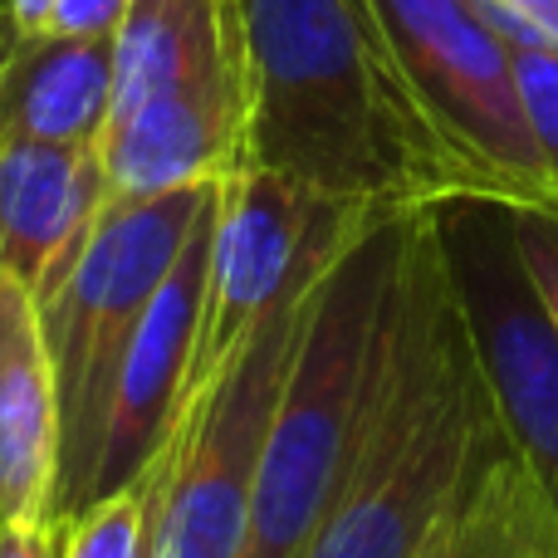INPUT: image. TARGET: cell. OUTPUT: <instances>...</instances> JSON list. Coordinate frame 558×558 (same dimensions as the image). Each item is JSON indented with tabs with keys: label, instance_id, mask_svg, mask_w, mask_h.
I'll list each match as a JSON object with an SVG mask.
<instances>
[{
	"label": "cell",
	"instance_id": "cell-1",
	"mask_svg": "<svg viewBox=\"0 0 558 558\" xmlns=\"http://www.w3.org/2000/svg\"><path fill=\"white\" fill-rule=\"evenodd\" d=\"M500 436L446 270L436 206H426L407 226L363 441L308 558H422Z\"/></svg>",
	"mask_w": 558,
	"mask_h": 558
},
{
	"label": "cell",
	"instance_id": "cell-2",
	"mask_svg": "<svg viewBox=\"0 0 558 558\" xmlns=\"http://www.w3.org/2000/svg\"><path fill=\"white\" fill-rule=\"evenodd\" d=\"M241 15L251 69L245 167L377 216L451 202L367 0H241Z\"/></svg>",
	"mask_w": 558,
	"mask_h": 558
},
{
	"label": "cell",
	"instance_id": "cell-3",
	"mask_svg": "<svg viewBox=\"0 0 558 558\" xmlns=\"http://www.w3.org/2000/svg\"><path fill=\"white\" fill-rule=\"evenodd\" d=\"M412 216L367 226L308 294L304 333L265 436L245 558H308L343 490L383 377Z\"/></svg>",
	"mask_w": 558,
	"mask_h": 558
},
{
	"label": "cell",
	"instance_id": "cell-4",
	"mask_svg": "<svg viewBox=\"0 0 558 558\" xmlns=\"http://www.w3.org/2000/svg\"><path fill=\"white\" fill-rule=\"evenodd\" d=\"M216 192L221 182L162 196H113L88 245L78 251L74 270L39 304L59 387L54 520H74L88 505L123 357Z\"/></svg>",
	"mask_w": 558,
	"mask_h": 558
},
{
	"label": "cell",
	"instance_id": "cell-5",
	"mask_svg": "<svg viewBox=\"0 0 558 558\" xmlns=\"http://www.w3.org/2000/svg\"><path fill=\"white\" fill-rule=\"evenodd\" d=\"M451 202L558 211L514 84L510 39L475 0H367Z\"/></svg>",
	"mask_w": 558,
	"mask_h": 558
},
{
	"label": "cell",
	"instance_id": "cell-6",
	"mask_svg": "<svg viewBox=\"0 0 558 558\" xmlns=\"http://www.w3.org/2000/svg\"><path fill=\"white\" fill-rule=\"evenodd\" d=\"M377 221L387 216L333 202L265 167H245L221 182L186 407L221 377V367L251 343L255 328L314 294L318 279Z\"/></svg>",
	"mask_w": 558,
	"mask_h": 558
},
{
	"label": "cell",
	"instance_id": "cell-7",
	"mask_svg": "<svg viewBox=\"0 0 558 558\" xmlns=\"http://www.w3.org/2000/svg\"><path fill=\"white\" fill-rule=\"evenodd\" d=\"M304 314L308 299H299L260 324L221 377L186 407L162 456L147 558H245L265 436L304 333Z\"/></svg>",
	"mask_w": 558,
	"mask_h": 558
},
{
	"label": "cell",
	"instance_id": "cell-8",
	"mask_svg": "<svg viewBox=\"0 0 558 558\" xmlns=\"http://www.w3.org/2000/svg\"><path fill=\"white\" fill-rule=\"evenodd\" d=\"M436 226L500 432L558 510V324L520 255L514 206L446 202Z\"/></svg>",
	"mask_w": 558,
	"mask_h": 558
},
{
	"label": "cell",
	"instance_id": "cell-9",
	"mask_svg": "<svg viewBox=\"0 0 558 558\" xmlns=\"http://www.w3.org/2000/svg\"><path fill=\"white\" fill-rule=\"evenodd\" d=\"M216 206H221V192H216V202L196 221L182 260L172 265L167 284L157 289L153 308L143 314V324L133 333V348H128L123 373H118V387H113V412H108V432H104V451H98L94 485H88V505L153 471L186 416V377H192L196 333H202L206 251H211Z\"/></svg>",
	"mask_w": 558,
	"mask_h": 558
},
{
	"label": "cell",
	"instance_id": "cell-10",
	"mask_svg": "<svg viewBox=\"0 0 558 558\" xmlns=\"http://www.w3.org/2000/svg\"><path fill=\"white\" fill-rule=\"evenodd\" d=\"M211 104L251 128L241 0H133L113 35V108Z\"/></svg>",
	"mask_w": 558,
	"mask_h": 558
},
{
	"label": "cell",
	"instance_id": "cell-11",
	"mask_svg": "<svg viewBox=\"0 0 558 558\" xmlns=\"http://www.w3.org/2000/svg\"><path fill=\"white\" fill-rule=\"evenodd\" d=\"M113 202L98 147L0 143V270L45 304Z\"/></svg>",
	"mask_w": 558,
	"mask_h": 558
},
{
	"label": "cell",
	"instance_id": "cell-12",
	"mask_svg": "<svg viewBox=\"0 0 558 558\" xmlns=\"http://www.w3.org/2000/svg\"><path fill=\"white\" fill-rule=\"evenodd\" d=\"M59 387L39 299L0 270V524L54 520Z\"/></svg>",
	"mask_w": 558,
	"mask_h": 558
},
{
	"label": "cell",
	"instance_id": "cell-13",
	"mask_svg": "<svg viewBox=\"0 0 558 558\" xmlns=\"http://www.w3.org/2000/svg\"><path fill=\"white\" fill-rule=\"evenodd\" d=\"M113 108V39L15 35L0 54V143L98 147Z\"/></svg>",
	"mask_w": 558,
	"mask_h": 558
},
{
	"label": "cell",
	"instance_id": "cell-14",
	"mask_svg": "<svg viewBox=\"0 0 558 558\" xmlns=\"http://www.w3.org/2000/svg\"><path fill=\"white\" fill-rule=\"evenodd\" d=\"M422 558H558V510L505 436L481 456Z\"/></svg>",
	"mask_w": 558,
	"mask_h": 558
},
{
	"label": "cell",
	"instance_id": "cell-15",
	"mask_svg": "<svg viewBox=\"0 0 558 558\" xmlns=\"http://www.w3.org/2000/svg\"><path fill=\"white\" fill-rule=\"evenodd\" d=\"M157 490H162V461L147 475H137L133 485L104 495L88 510H78L74 520H64V558H147Z\"/></svg>",
	"mask_w": 558,
	"mask_h": 558
},
{
	"label": "cell",
	"instance_id": "cell-16",
	"mask_svg": "<svg viewBox=\"0 0 558 558\" xmlns=\"http://www.w3.org/2000/svg\"><path fill=\"white\" fill-rule=\"evenodd\" d=\"M514 54V84H520L524 123L539 147V162L558 192V49L549 45H510Z\"/></svg>",
	"mask_w": 558,
	"mask_h": 558
},
{
	"label": "cell",
	"instance_id": "cell-17",
	"mask_svg": "<svg viewBox=\"0 0 558 558\" xmlns=\"http://www.w3.org/2000/svg\"><path fill=\"white\" fill-rule=\"evenodd\" d=\"M514 235H520V255L558 324V211H514Z\"/></svg>",
	"mask_w": 558,
	"mask_h": 558
},
{
	"label": "cell",
	"instance_id": "cell-18",
	"mask_svg": "<svg viewBox=\"0 0 558 558\" xmlns=\"http://www.w3.org/2000/svg\"><path fill=\"white\" fill-rule=\"evenodd\" d=\"M510 45L558 49V0H475Z\"/></svg>",
	"mask_w": 558,
	"mask_h": 558
},
{
	"label": "cell",
	"instance_id": "cell-19",
	"mask_svg": "<svg viewBox=\"0 0 558 558\" xmlns=\"http://www.w3.org/2000/svg\"><path fill=\"white\" fill-rule=\"evenodd\" d=\"M133 0H59L39 35L59 39H113Z\"/></svg>",
	"mask_w": 558,
	"mask_h": 558
},
{
	"label": "cell",
	"instance_id": "cell-20",
	"mask_svg": "<svg viewBox=\"0 0 558 558\" xmlns=\"http://www.w3.org/2000/svg\"><path fill=\"white\" fill-rule=\"evenodd\" d=\"M64 520H5L0 524V558H64Z\"/></svg>",
	"mask_w": 558,
	"mask_h": 558
},
{
	"label": "cell",
	"instance_id": "cell-21",
	"mask_svg": "<svg viewBox=\"0 0 558 558\" xmlns=\"http://www.w3.org/2000/svg\"><path fill=\"white\" fill-rule=\"evenodd\" d=\"M0 5H5L10 29H15V35H39L45 20H49V10H54L59 0H0Z\"/></svg>",
	"mask_w": 558,
	"mask_h": 558
},
{
	"label": "cell",
	"instance_id": "cell-22",
	"mask_svg": "<svg viewBox=\"0 0 558 558\" xmlns=\"http://www.w3.org/2000/svg\"><path fill=\"white\" fill-rule=\"evenodd\" d=\"M10 39H15V29H10V15H5V5H0V54H5Z\"/></svg>",
	"mask_w": 558,
	"mask_h": 558
}]
</instances>
